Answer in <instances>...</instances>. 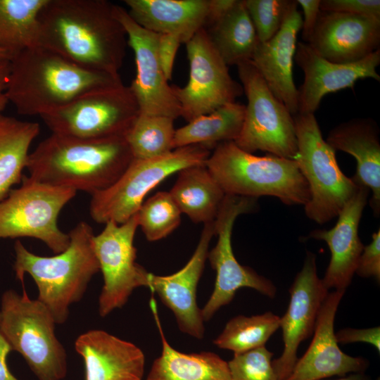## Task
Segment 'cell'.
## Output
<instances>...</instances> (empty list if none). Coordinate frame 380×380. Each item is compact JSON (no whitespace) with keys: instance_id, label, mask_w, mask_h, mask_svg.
<instances>
[{"instance_id":"6da1fadb","label":"cell","mask_w":380,"mask_h":380,"mask_svg":"<svg viewBox=\"0 0 380 380\" xmlns=\"http://www.w3.org/2000/svg\"><path fill=\"white\" fill-rule=\"evenodd\" d=\"M38 45L94 71L119 75L125 30L106 0H47L39 15Z\"/></svg>"},{"instance_id":"7a4b0ae2","label":"cell","mask_w":380,"mask_h":380,"mask_svg":"<svg viewBox=\"0 0 380 380\" xmlns=\"http://www.w3.org/2000/svg\"><path fill=\"white\" fill-rule=\"evenodd\" d=\"M134 157L125 137L82 139L51 133L29 154L30 177L91 195L111 186Z\"/></svg>"},{"instance_id":"3957f363","label":"cell","mask_w":380,"mask_h":380,"mask_svg":"<svg viewBox=\"0 0 380 380\" xmlns=\"http://www.w3.org/2000/svg\"><path fill=\"white\" fill-rule=\"evenodd\" d=\"M6 96L18 114L42 116L93 90L122 83L120 75L82 68L37 45L10 60Z\"/></svg>"},{"instance_id":"277c9868","label":"cell","mask_w":380,"mask_h":380,"mask_svg":"<svg viewBox=\"0 0 380 380\" xmlns=\"http://www.w3.org/2000/svg\"><path fill=\"white\" fill-rule=\"evenodd\" d=\"M68 235L67 248L53 256L35 255L20 241L14 244L15 277L23 284L25 274L30 275L38 289L37 300L49 310L56 324L67 320L70 306L82 298L90 280L100 271L91 227L81 221Z\"/></svg>"},{"instance_id":"5b68a950","label":"cell","mask_w":380,"mask_h":380,"mask_svg":"<svg viewBox=\"0 0 380 380\" xmlns=\"http://www.w3.org/2000/svg\"><path fill=\"white\" fill-rule=\"evenodd\" d=\"M205 165L225 194L274 196L288 205H305L310 199L308 182L293 159L255 156L227 141L214 148Z\"/></svg>"},{"instance_id":"8992f818","label":"cell","mask_w":380,"mask_h":380,"mask_svg":"<svg viewBox=\"0 0 380 380\" xmlns=\"http://www.w3.org/2000/svg\"><path fill=\"white\" fill-rule=\"evenodd\" d=\"M56 322L37 299L6 291L1 296L0 332L39 380H62L67 374L65 350L55 334Z\"/></svg>"},{"instance_id":"52a82bcc","label":"cell","mask_w":380,"mask_h":380,"mask_svg":"<svg viewBox=\"0 0 380 380\" xmlns=\"http://www.w3.org/2000/svg\"><path fill=\"white\" fill-rule=\"evenodd\" d=\"M293 120L297 139L294 160L310 191L305 213L323 224L338 215L358 184L341 170L336 151L323 138L315 114L297 113Z\"/></svg>"},{"instance_id":"ba28073f","label":"cell","mask_w":380,"mask_h":380,"mask_svg":"<svg viewBox=\"0 0 380 380\" xmlns=\"http://www.w3.org/2000/svg\"><path fill=\"white\" fill-rule=\"evenodd\" d=\"M210 155L208 147L196 144L153 158H133L115 182L91 195L92 220L99 224L125 222L138 212L147 194L162 181L184 168L205 164Z\"/></svg>"},{"instance_id":"9c48e42d","label":"cell","mask_w":380,"mask_h":380,"mask_svg":"<svg viewBox=\"0 0 380 380\" xmlns=\"http://www.w3.org/2000/svg\"><path fill=\"white\" fill-rule=\"evenodd\" d=\"M76 194L23 175L20 186L0 201V239L32 237L43 241L56 254L63 252L70 237L59 229L58 217Z\"/></svg>"},{"instance_id":"30bf717a","label":"cell","mask_w":380,"mask_h":380,"mask_svg":"<svg viewBox=\"0 0 380 380\" xmlns=\"http://www.w3.org/2000/svg\"><path fill=\"white\" fill-rule=\"evenodd\" d=\"M236 66L248 103L234 143L250 153L262 151L294 160L297 139L293 115L270 91L251 60Z\"/></svg>"},{"instance_id":"8fae6325","label":"cell","mask_w":380,"mask_h":380,"mask_svg":"<svg viewBox=\"0 0 380 380\" xmlns=\"http://www.w3.org/2000/svg\"><path fill=\"white\" fill-rule=\"evenodd\" d=\"M139 113L129 87L120 83L86 93L40 118L53 134L101 139L125 137Z\"/></svg>"},{"instance_id":"7c38bea8","label":"cell","mask_w":380,"mask_h":380,"mask_svg":"<svg viewBox=\"0 0 380 380\" xmlns=\"http://www.w3.org/2000/svg\"><path fill=\"white\" fill-rule=\"evenodd\" d=\"M257 199L226 194L218 211L215 220L217 241L208 255L216 278L213 293L201 309L204 322L209 321L222 307L230 303L239 289L250 288L270 298L277 294L272 281L253 269L241 265L232 249L234 222L239 215L255 211L258 208Z\"/></svg>"},{"instance_id":"4fadbf2b","label":"cell","mask_w":380,"mask_h":380,"mask_svg":"<svg viewBox=\"0 0 380 380\" xmlns=\"http://www.w3.org/2000/svg\"><path fill=\"white\" fill-rule=\"evenodd\" d=\"M139 227L137 213L122 224L109 221L92 239L103 285L99 297V313L106 317L127 302L134 289L148 286L149 272L136 262L134 239Z\"/></svg>"},{"instance_id":"5bb4252c","label":"cell","mask_w":380,"mask_h":380,"mask_svg":"<svg viewBox=\"0 0 380 380\" xmlns=\"http://www.w3.org/2000/svg\"><path fill=\"white\" fill-rule=\"evenodd\" d=\"M189 79L186 86H171L179 102L181 116L190 122L217 108L235 102L243 87L229 75L228 66L212 44L204 28L186 43Z\"/></svg>"},{"instance_id":"9a60e30c","label":"cell","mask_w":380,"mask_h":380,"mask_svg":"<svg viewBox=\"0 0 380 380\" xmlns=\"http://www.w3.org/2000/svg\"><path fill=\"white\" fill-rule=\"evenodd\" d=\"M114 14L123 26L127 44L134 53L137 73L129 88L139 105V113L173 119L180 117L179 102L160 63L159 34L140 26L126 9L118 5L114 4Z\"/></svg>"},{"instance_id":"2e32d148","label":"cell","mask_w":380,"mask_h":380,"mask_svg":"<svg viewBox=\"0 0 380 380\" xmlns=\"http://www.w3.org/2000/svg\"><path fill=\"white\" fill-rule=\"evenodd\" d=\"M329 293L317 274L316 255L308 251L289 289L288 308L279 319L284 349L279 357L272 360L279 380H285L291 374L298 360V347L313 334L319 312Z\"/></svg>"},{"instance_id":"e0dca14e","label":"cell","mask_w":380,"mask_h":380,"mask_svg":"<svg viewBox=\"0 0 380 380\" xmlns=\"http://www.w3.org/2000/svg\"><path fill=\"white\" fill-rule=\"evenodd\" d=\"M214 235L215 221L204 224L194 253L181 270L166 276L148 274V288L173 312L180 331L197 339L203 338L205 327L196 290Z\"/></svg>"},{"instance_id":"ac0fdd59","label":"cell","mask_w":380,"mask_h":380,"mask_svg":"<svg viewBox=\"0 0 380 380\" xmlns=\"http://www.w3.org/2000/svg\"><path fill=\"white\" fill-rule=\"evenodd\" d=\"M294 58L304 73L303 84L298 89V113L315 114L326 94L352 88L360 79L380 81L376 72L380 49L358 61L336 63L319 56L308 44L298 42Z\"/></svg>"},{"instance_id":"d6986e66","label":"cell","mask_w":380,"mask_h":380,"mask_svg":"<svg viewBox=\"0 0 380 380\" xmlns=\"http://www.w3.org/2000/svg\"><path fill=\"white\" fill-rule=\"evenodd\" d=\"M344 293L334 290L328 293L319 312L312 340L285 380H324L364 373L367 369V359L343 353L336 338L335 317Z\"/></svg>"},{"instance_id":"ffe728a7","label":"cell","mask_w":380,"mask_h":380,"mask_svg":"<svg viewBox=\"0 0 380 380\" xmlns=\"http://www.w3.org/2000/svg\"><path fill=\"white\" fill-rule=\"evenodd\" d=\"M307 44L331 62L358 61L379 49L380 18L320 11Z\"/></svg>"},{"instance_id":"44dd1931","label":"cell","mask_w":380,"mask_h":380,"mask_svg":"<svg viewBox=\"0 0 380 380\" xmlns=\"http://www.w3.org/2000/svg\"><path fill=\"white\" fill-rule=\"evenodd\" d=\"M357 184L358 189L337 216L334 227L329 230L315 229L308 235L309 238L324 241L330 250V261L322 279L329 291H346L364 248L358 227L370 191L364 185Z\"/></svg>"},{"instance_id":"7402d4cb","label":"cell","mask_w":380,"mask_h":380,"mask_svg":"<svg viewBox=\"0 0 380 380\" xmlns=\"http://www.w3.org/2000/svg\"><path fill=\"white\" fill-rule=\"evenodd\" d=\"M302 16L296 1L279 32L265 42H258L251 61L270 91L295 115L298 113V91L293 77L297 34Z\"/></svg>"},{"instance_id":"603a6c76","label":"cell","mask_w":380,"mask_h":380,"mask_svg":"<svg viewBox=\"0 0 380 380\" xmlns=\"http://www.w3.org/2000/svg\"><path fill=\"white\" fill-rule=\"evenodd\" d=\"M75 348L84 360L85 380H143L144 353L129 341L93 329L77 337Z\"/></svg>"},{"instance_id":"cb8c5ba5","label":"cell","mask_w":380,"mask_h":380,"mask_svg":"<svg viewBox=\"0 0 380 380\" xmlns=\"http://www.w3.org/2000/svg\"><path fill=\"white\" fill-rule=\"evenodd\" d=\"M327 142L335 150L346 152L357 161L356 184L372 191L370 206L376 217L380 213V140L376 122L371 118H356L333 128Z\"/></svg>"},{"instance_id":"d4e9b609","label":"cell","mask_w":380,"mask_h":380,"mask_svg":"<svg viewBox=\"0 0 380 380\" xmlns=\"http://www.w3.org/2000/svg\"><path fill=\"white\" fill-rule=\"evenodd\" d=\"M130 17L158 34L178 36L186 44L206 22L209 0H125Z\"/></svg>"},{"instance_id":"484cf974","label":"cell","mask_w":380,"mask_h":380,"mask_svg":"<svg viewBox=\"0 0 380 380\" xmlns=\"http://www.w3.org/2000/svg\"><path fill=\"white\" fill-rule=\"evenodd\" d=\"M150 307L159 331L162 352L153 361L146 380H233L228 362L213 352L185 353L166 339L154 299Z\"/></svg>"},{"instance_id":"4316f807","label":"cell","mask_w":380,"mask_h":380,"mask_svg":"<svg viewBox=\"0 0 380 380\" xmlns=\"http://www.w3.org/2000/svg\"><path fill=\"white\" fill-rule=\"evenodd\" d=\"M169 193L182 213L203 224L215 221L226 196L205 164L179 171Z\"/></svg>"},{"instance_id":"83f0119b","label":"cell","mask_w":380,"mask_h":380,"mask_svg":"<svg viewBox=\"0 0 380 380\" xmlns=\"http://www.w3.org/2000/svg\"><path fill=\"white\" fill-rule=\"evenodd\" d=\"M245 108L235 101L194 118L175 129L173 148L199 144L211 150L221 143L235 141L242 128Z\"/></svg>"},{"instance_id":"f1b7e54d","label":"cell","mask_w":380,"mask_h":380,"mask_svg":"<svg viewBox=\"0 0 380 380\" xmlns=\"http://www.w3.org/2000/svg\"><path fill=\"white\" fill-rule=\"evenodd\" d=\"M39 130L37 122L0 115V201L21 183L30 146Z\"/></svg>"},{"instance_id":"f546056e","label":"cell","mask_w":380,"mask_h":380,"mask_svg":"<svg viewBox=\"0 0 380 380\" xmlns=\"http://www.w3.org/2000/svg\"><path fill=\"white\" fill-rule=\"evenodd\" d=\"M205 30L227 66L251 60L258 40L243 0H237L222 18Z\"/></svg>"},{"instance_id":"4dcf8cb0","label":"cell","mask_w":380,"mask_h":380,"mask_svg":"<svg viewBox=\"0 0 380 380\" xmlns=\"http://www.w3.org/2000/svg\"><path fill=\"white\" fill-rule=\"evenodd\" d=\"M47 0H0V49L11 57L38 45L39 15Z\"/></svg>"},{"instance_id":"1f68e13d","label":"cell","mask_w":380,"mask_h":380,"mask_svg":"<svg viewBox=\"0 0 380 380\" xmlns=\"http://www.w3.org/2000/svg\"><path fill=\"white\" fill-rule=\"evenodd\" d=\"M279 319L280 317L270 311L250 317L237 315L227 322L213 343L234 354L265 346L279 328Z\"/></svg>"},{"instance_id":"d6a6232c","label":"cell","mask_w":380,"mask_h":380,"mask_svg":"<svg viewBox=\"0 0 380 380\" xmlns=\"http://www.w3.org/2000/svg\"><path fill=\"white\" fill-rule=\"evenodd\" d=\"M174 120L139 113L125 136L134 158H153L174 150Z\"/></svg>"},{"instance_id":"836d02e7","label":"cell","mask_w":380,"mask_h":380,"mask_svg":"<svg viewBox=\"0 0 380 380\" xmlns=\"http://www.w3.org/2000/svg\"><path fill=\"white\" fill-rule=\"evenodd\" d=\"M181 214L170 194L158 191L144 202L137 213L139 226L148 241L170 234L180 224Z\"/></svg>"},{"instance_id":"e575fe53","label":"cell","mask_w":380,"mask_h":380,"mask_svg":"<svg viewBox=\"0 0 380 380\" xmlns=\"http://www.w3.org/2000/svg\"><path fill=\"white\" fill-rule=\"evenodd\" d=\"M292 0H243L259 42L271 39L280 30Z\"/></svg>"},{"instance_id":"d590c367","label":"cell","mask_w":380,"mask_h":380,"mask_svg":"<svg viewBox=\"0 0 380 380\" xmlns=\"http://www.w3.org/2000/svg\"><path fill=\"white\" fill-rule=\"evenodd\" d=\"M273 353L266 347L234 354L228 361L233 380H279L272 365Z\"/></svg>"},{"instance_id":"8d00e7d4","label":"cell","mask_w":380,"mask_h":380,"mask_svg":"<svg viewBox=\"0 0 380 380\" xmlns=\"http://www.w3.org/2000/svg\"><path fill=\"white\" fill-rule=\"evenodd\" d=\"M320 11L380 18L379 0H320Z\"/></svg>"},{"instance_id":"74e56055","label":"cell","mask_w":380,"mask_h":380,"mask_svg":"<svg viewBox=\"0 0 380 380\" xmlns=\"http://www.w3.org/2000/svg\"><path fill=\"white\" fill-rule=\"evenodd\" d=\"M355 273L364 278L373 277L380 281V229L373 233L371 242L364 246Z\"/></svg>"},{"instance_id":"f35d334b","label":"cell","mask_w":380,"mask_h":380,"mask_svg":"<svg viewBox=\"0 0 380 380\" xmlns=\"http://www.w3.org/2000/svg\"><path fill=\"white\" fill-rule=\"evenodd\" d=\"M338 343H365L373 346L380 353V327L367 329L345 328L335 332Z\"/></svg>"},{"instance_id":"ab89813d","label":"cell","mask_w":380,"mask_h":380,"mask_svg":"<svg viewBox=\"0 0 380 380\" xmlns=\"http://www.w3.org/2000/svg\"><path fill=\"white\" fill-rule=\"evenodd\" d=\"M180 44V38L175 34H159L158 57L167 80L172 78L175 58Z\"/></svg>"},{"instance_id":"60d3db41","label":"cell","mask_w":380,"mask_h":380,"mask_svg":"<svg viewBox=\"0 0 380 380\" xmlns=\"http://www.w3.org/2000/svg\"><path fill=\"white\" fill-rule=\"evenodd\" d=\"M303 12L302 19V38L305 43H308L315 27L320 13V0H296Z\"/></svg>"},{"instance_id":"b9f144b4","label":"cell","mask_w":380,"mask_h":380,"mask_svg":"<svg viewBox=\"0 0 380 380\" xmlns=\"http://www.w3.org/2000/svg\"><path fill=\"white\" fill-rule=\"evenodd\" d=\"M237 0H209L208 13L204 29L222 18L236 4Z\"/></svg>"},{"instance_id":"7bdbcfd3","label":"cell","mask_w":380,"mask_h":380,"mask_svg":"<svg viewBox=\"0 0 380 380\" xmlns=\"http://www.w3.org/2000/svg\"><path fill=\"white\" fill-rule=\"evenodd\" d=\"M10 68L9 59H0V115H3L2 113L8 103L6 96V87Z\"/></svg>"},{"instance_id":"ee69618b","label":"cell","mask_w":380,"mask_h":380,"mask_svg":"<svg viewBox=\"0 0 380 380\" xmlns=\"http://www.w3.org/2000/svg\"><path fill=\"white\" fill-rule=\"evenodd\" d=\"M12 349L0 332V380H18L8 369L6 359Z\"/></svg>"},{"instance_id":"f6af8a7d","label":"cell","mask_w":380,"mask_h":380,"mask_svg":"<svg viewBox=\"0 0 380 380\" xmlns=\"http://www.w3.org/2000/svg\"><path fill=\"white\" fill-rule=\"evenodd\" d=\"M335 380H369L364 373L351 374Z\"/></svg>"},{"instance_id":"bcb514c9","label":"cell","mask_w":380,"mask_h":380,"mask_svg":"<svg viewBox=\"0 0 380 380\" xmlns=\"http://www.w3.org/2000/svg\"><path fill=\"white\" fill-rule=\"evenodd\" d=\"M0 59L11 60V57L6 51L0 49Z\"/></svg>"},{"instance_id":"7dc6e473","label":"cell","mask_w":380,"mask_h":380,"mask_svg":"<svg viewBox=\"0 0 380 380\" xmlns=\"http://www.w3.org/2000/svg\"><path fill=\"white\" fill-rule=\"evenodd\" d=\"M376 380H379V378H377Z\"/></svg>"}]
</instances>
